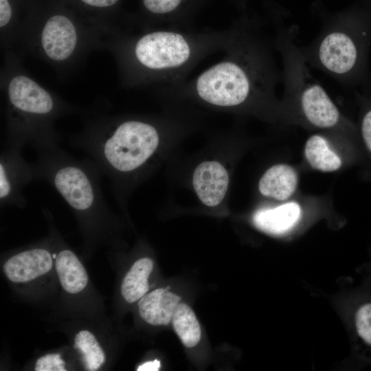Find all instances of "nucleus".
<instances>
[{
  "instance_id": "obj_25",
  "label": "nucleus",
  "mask_w": 371,
  "mask_h": 371,
  "mask_svg": "<svg viewBox=\"0 0 371 371\" xmlns=\"http://www.w3.org/2000/svg\"><path fill=\"white\" fill-rule=\"evenodd\" d=\"M11 186L5 170L2 164L0 165V197L4 199L10 192Z\"/></svg>"
},
{
  "instance_id": "obj_1",
  "label": "nucleus",
  "mask_w": 371,
  "mask_h": 371,
  "mask_svg": "<svg viewBox=\"0 0 371 371\" xmlns=\"http://www.w3.org/2000/svg\"><path fill=\"white\" fill-rule=\"evenodd\" d=\"M234 34L223 58L196 78L166 91L225 109H269L279 113L276 89L282 81L270 36L256 20L241 18L232 23Z\"/></svg>"
},
{
  "instance_id": "obj_8",
  "label": "nucleus",
  "mask_w": 371,
  "mask_h": 371,
  "mask_svg": "<svg viewBox=\"0 0 371 371\" xmlns=\"http://www.w3.org/2000/svg\"><path fill=\"white\" fill-rule=\"evenodd\" d=\"M6 91L11 106L21 113L41 116L54 110L52 95L24 73L16 71L9 76Z\"/></svg>"
},
{
  "instance_id": "obj_2",
  "label": "nucleus",
  "mask_w": 371,
  "mask_h": 371,
  "mask_svg": "<svg viewBox=\"0 0 371 371\" xmlns=\"http://www.w3.org/2000/svg\"><path fill=\"white\" fill-rule=\"evenodd\" d=\"M142 30L135 34L117 33L111 43L121 80L127 87L179 85L202 60L224 52L234 34L232 24L223 30Z\"/></svg>"
},
{
  "instance_id": "obj_19",
  "label": "nucleus",
  "mask_w": 371,
  "mask_h": 371,
  "mask_svg": "<svg viewBox=\"0 0 371 371\" xmlns=\"http://www.w3.org/2000/svg\"><path fill=\"white\" fill-rule=\"evenodd\" d=\"M84 16L103 21L118 12L122 0H58Z\"/></svg>"
},
{
  "instance_id": "obj_10",
  "label": "nucleus",
  "mask_w": 371,
  "mask_h": 371,
  "mask_svg": "<svg viewBox=\"0 0 371 371\" xmlns=\"http://www.w3.org/2000/svg\"><path fill=\"white\" fill-rule=\"evenodd\" d=\"M54 185L74 209L85 210L92 205L93 190L89 178L81 169L74 166L61 168L54 177Z\"/></svg>"
},
{
  "instance_id": "obj_21",
  "label": "nucleus",
  "mask_w": 371,
  "mask_h": 371,
  "mask_svg": "<svg viewBox=\"0 0 371 371\" xmlns=\"http://www.w3.org/2000/svg\"><path fill=\"white\" fill-rule=\"evenodd\" d=\"M74 347L82 352L87 370H96L104 363V353L89 331L81 330L76 335Z\"/></svg>"
},
{
  "instance_id": "obj_20",
  "label": "nucleus",
  "mask_w": 371,
  "mask_h": 371,
  "mask_svg": "<svg viewBox=\"0 0 371 371\" xmlns=\"http://www.w3.org/2000/svg\"><path fill=\"white\" fill-rule=\"evenodd\" d=\"M355 95L360 107L359 131L371 157V77L355 88Z\"/></svg>"
},
{
  "instance_id": "obj_6",
  "label": "nucleus",
  "mask_w": 371,
  "mask_h": 371,
  "mask_svg": "<svg viewBox=\"0 0 371 371\" xmlns=\"http://www.w3.org/2000/svg\"><path fill=\"white\" fill-rule=\"evenodd\" d=\"M159 142V132L154 124L128 120L118 124L106 139L103 153L115 169L128 172L142 166L154 153Z\"/></svg>"
},
{
  "instance_id": "obj_14",
  "label": "nucleus",
  "mask_w": 371,
  "mask_h": 371,
  "mask_svg": "<svg viewBox=\"0 0 371 371\" xmlns=\"http://www.w3.org/2000/svg\"><path fill=\"white\" fill-rule=\"evenodd\" d=\"M302 214L297 202H288L273 208L257 211L253 217L255 225L271 234H282L290 230L299 221Z\"/></svg>"
},
{
  "instance_id": "obj_12",
  "label": "nucleus",
  "mask_w": 371,
  "mask_h": 371,
  "mask_svg": "<svg viewBox=\"0 0 371 371\" xmlns=\"http://www.w3.org/2000/svg\"><path fill=\"white\" fill-rule=\"evenodd\" d=\"M169 289H157L140 299L139 313L146 322L154 326H166L172 321L181 297L169 291Z\"/></svg>"
},
{
  "instance_id": "obj_23",
  "label": "nucleus",
  "mask_w": 371,
  "mask_h": 371,
  "mask_svg": "<svg viewBox=\"0 0 371 371\" xmlns=\"http://www.w3.org/2000/svg\"><path fill=\"white\" fill-rule=\"evenodd\" d=\"M356 335L361 344L371 349V299L361 301L353 315Z\"/></svg>"
},
{
  "instance_id": "obj_17",
  "label": "nucleus",
  "mask_w": 371,
  "mask_h": 371,
  "mask_svg": "<svg viewBox=\"0 0 371 371\" xmlns=\"http://www.w3.org/2000/svg\"><path fill=\"white\" fill-rule=\"evenodd\" d=\"M153 268V261L148 258H140L133 265L121 285L122 295L127 302H135L146 295Z\"/></svg>"
},
{
  "instance_id": "obj_11",
  "label": "nucleus",
  "mask_w": 371,
  "mask_h": 371,
  "mask_svg": "<svg viewBox=\"0 0 371 371\" xmlns=\"http://www.w3.org/2000/svg\"><path fill=\"white\" fill-rule=\"evenodd\" d=\"M52 267L50 254L43 249L25 251L9 258L3 265L6 277L14 282H26L45 273Z\"/></svg>"
},
{
  "instance_id": "obj_9",
  "label": "nucleus",
  "mask_w": 371,
  "mask_h": 371,
  "mask_svg": "<svg viewBox=\"0 0 371 371\" xmlns=\"http://www.w3.org/2000/svg\"><path fill=\"white\" fill-rule=\"evenodd\" d=\"M192 183L201 202L205 205L214 207L223 201L227 192L229 175L220 163L204 161L194 170Z\"/></svg>"
},
{
  "instance_id": "obj_7",
  "label": "nucleus",
  "mask_w": 371,
  "mask_h": 371,
  "mask_svg": "<svg viewBox=\"0 0 371 371\" xmlns=\"http://www.w3.org/2000/svg\"><path fill=\"white\" fill-rule=\"evenodd\" d=\"M209 1L139 0V14L135 19L142 29L191 30L196 14Z\"/></svg>"
},
{
  "instance_id": "obj_15",
  "label": "nucleus",
  "mask_w": 371,
  "mask_h": 371,
  "mask_svg": "<svg viewBox=\"0 0 371 371\" xmlns=\"http://www.w3.org/2000/svg\"><path fill=\"white\" fill-rule=\"evenodd\" d=\"M56 270L63 289L69 293L82 291L88 282L85 269L69 250L60 251L56 258Z\"/></svg>"
},
{
  "instance_id": "obj_26",
  "label": "nucleus",
  "mask_w": 371,
  "mask_h": 371,
  "mask_svg": "<svg viewBox=\"0 0 371 371\" xmlns=\"http://www.w3.org/2000/svg\"><path fill=\"white\" fill-rule=\"evenodd\" d=\"M160 361L155 359L152 361L146 362L138 367L137 371H157L160 368Z\"/></svg>"
},
{
  "instance_id": "obj_18",
  "label": "nucleus",
  "mask_w": 371,
  "mask_h": 371,
  "mask_svg": "<svg viewBox=\"0 0 371 371\" xmlns=\"http://www.w3.org/2000/svg\"><path fill=\"white\" fill-rule=\"evenodd\" d=\"M172 322L176 334L185 346L192 348L199 342L201 336L200 324L188 304L179 302Z\"/></svg>"
},
{
  "instance_id": "obj_16",
  "label": "nucleus",
  "mask_w": 371,
  "mask_h": 371,
  "mask_svg": "<svg viewBox=\"0 0 371 371\" xmlns=\"http://www.w3.org/2000/svg\"><path fill=\"white\" fill-rule=\"evenodd\" d=\"M304 156L313 168L321 172H335L342 166L341 157L331 149L326 139L319 134L312 135L307 139Z\"/></svg>"
},
{
  "instance_id": "obj_13",
  "label": "nucleus",
  "mask_w": 371,
  "mask_h": 371,
  "mask_svg": "<svg viewBox=\"0 0 371 371\" xmlns=\"http://www.w3.org/2000/svg\"><path fill=\"white\" fill-rule=\"evenodd\" d=\"M297 182V173L293 166L278 164L265 171L259 181L258 189L263 196L283 201L294 194Z\"/></svg>"
},
{
  "instance_id": "obj_22",
  "label": "nucleus",
  "mask_w": 371,
  "mask_h": 371,
  "mask_svg": "<svg viewBox=\"0 0 371 371\" xmlns=\"http://www.w3.org/2000/svg\"><path fill=\"white\" fill-rule=\"evenodd\" d=\"M33 0H0V29L1 35L18 26L22 21Z\"/></svg>"
},
{
  "instance_id": "obj_4",
  "label": "nucleus",
  "mask_w": 371,
  "mask_h": 371,
  "mask_svg": "<svg viewBox=\"0 0 371 371\" xmlns=\"http://www.w3.org/2000/svg\"><path fill=\"white\" fill-rule=\"evenodd\" d=\"M370 46L371 18L350 15L326 21L317 36L300 47L310 67L355 89L371 77Z\"/></svg>"
},
{
  "instance_id": "obj_24",
  "label": "nucleus",
  "mask_w": 371,
  "mask_h": 371,
  "mask_svg": "<svg viewBox=\"0 0 371 371\" xmlns=\"http://www.w3.org/2000/svg\"><path fill=\"white\" fill-rule=\"evenodd\" d=\"M36 371H65V362L59 354H48L40 357L35 366Z\"/></svg>"
},
{
  "instance_id": "obj_27",
  "label": "nucleus",
  "mask_w": 371,
  "mask_h": 371,
  "mask_svg": "<svg viewBox=\"0 0 371 371\" xmlns=\"http://www.w3.org/2000/svg\"><path fill=\"white\" fill-rule=\"evenodd\" d=\"M56 256H56V254H53V256H52L53 258H56Z\"/></svg>"
},
{
  "instance_id": "obj_3",
  "label": "nucleus",
  "mask_w": 371,
  "mask_h": 371,
  "mask_svg": "<svg viewBox=\"0 0 371 371\" xmlns=\"http://www.w3.org/2000/svg\"><path fill=\"white\" fill-rule=\"evenodd\" d=\"M295 26L277 24L274 38L282 60L284 86L280 112L288 121L322 130L354 131L322 85L313 78L300 47Z\"/></svg>"
},
{
  "instance_id": "obj_5",
  "label": "nucleus",
  "mask_w": 371,
  "mask_h": 371,
  "mask_svg": "<svg viewBox=\"0 0 371 371\" xmlns=\"http://www.w3.org/2000/svg\"><path fill=\"white\" fill-rule=\"evenodd\" d=\"M102 25L58 0H33L21 29L31 30L32 46L56 66L74 61L85 49L88 30Z\"/></svg>"
}]
</instances>
